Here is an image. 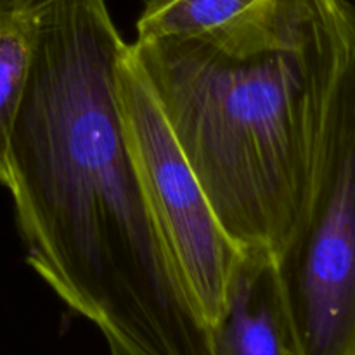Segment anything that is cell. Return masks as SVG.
Segmentation results:
<instances>
[{
	"label": "cell",
	"instance_id": "cell-1",
	"mask_svg": "<svg viewBox=\"0 0 355 355\" xmlns=\"http://www.w3.org/2000/svg\"><path fill=\"white\" fill-rule=\"evenodd\" d=\"M33 61L9 149L28 263L111 355H217L146 203L116 99L106 0H19Z\"/></svg>",
	"mask_w": 355,
	"mask_h": 355
},
{
	"label": "cell",
	"instance_id": "cell-2",
	"mask_svg": "<svg viewBox=\"0 0 355 355\" xmlns=\"http://www.w3.org/2000/svg\"><path fill=\"white\" fill-rule=\"evenodd\" d=\"M354 49L349 0H255L207 33L128 45L222 227L241 250L276 257L293 232Z\"/></svg>",
	"mask_w": 355,
	"mask_h": 355
},
{
	"label": "cell",
	"instance_id": "cell-3",
	"mask_svg": "<svg viewBox=\"0 0 355 355\" xmlns=\"http://www.w3.org/2000/svg\"><path fill=\"white\" fill-rule=\"evenodd\" d=\"M291 355H355V49L336 83L307 205L274 257Z\"/></svg>",
	"mask_w": 355,
	"mask_h": 355
},
{
	"label": "cell",
	"instance_id": "cell-4",
	"mask_svg": "<svg viewBox=\"0 0 355 355\" xmlns=\"http://www.w3.org/2000/svg\"><path fill=\"white\" fill-rule=\"evenodd\" d=\"M116 99L146 203L166 253L210 328L224 314L243 250L222 227L148 83L128 55L116 66Z\"/></svg>",
	"mask_w": 355,
	"mask_h": 355
},
{
	"label": "cell",
	"instance_id": "cell-5",
	"mask_svg": "<svg viewBox=\"0 0 355 355\" xmlns=\"http://www.w3.org/2000/svg\"><path fill=\"white\" fill-rule=\"evenodd\" d=\"M211 333L217 355H291L272 253L243 250L227 305Z\"/></svg>",
	"mask_w": 355,
	"mask_h": 355
},
{
	"label": "cell",
	"instance_id": "cell-6",
	"mask_svg": "<svg viewBox=\"0 0 355 355\" xmlns=\"http://www.w3.org/2000/svg\"><path fill=\"white\" fill-rule=\"evenodd\" d=\"M33 61V28L19 0H0V186H9V149Z\"/></svg>",
	"mask_w": 355,
	"mask_h": 355
},
{
	"label": "cell",
	"instance_id": "cell-7",
	"mask_svg": "<svg viewBox=\"0 0 355 355\" xmlns=\"http://www.w3.org/2000/svg\"><path fill=\"white\" fill-rule=\"evenodd\" d=\"M255 0H148L137 21V40L184 38L231 21Z\"/></svg>",
	"mask_w": 355,
	"mask_h": 355
}]
</instances>
